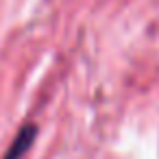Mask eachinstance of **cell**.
Segmentation results:
<instances>
[{
    "instance_id": "1",
    "label": "cell",
    "mask_w": 159,
    "mask_h": 159,
    "mask_svg": "<svg viewBox=\"0 0 159 159\" xmlns=\"http://www.w3.org/2000/svg\"><path fill=\"white\" fill-rule=\"evenodd\" d=\"M35 135H37V129H35L33 124L22 126V129L18 131V135L13 137V142L9 144V148H7V152H5L2 159H22V157L26 155V150L31 148Z\"/></svg>"
}]
</instances>
